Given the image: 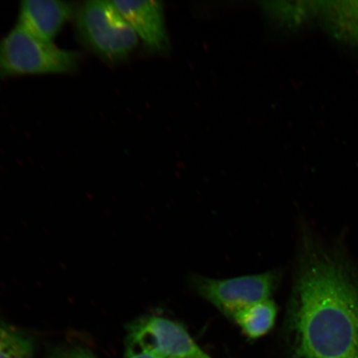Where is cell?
<instances>
[{
  "instance_id": "11",
  "label": "cell",
  "mask_w": 358,
  "mask_h": 358,
  "mask_svg": "<svg viewBox=\"0 0 358 358\" xmlns=\"http://www.w3.org/2000/svg\"><path fill=\"white\" fill-rule=\"evenodd\" d=\"M34 343L29 334L0 322V358H33Z\"/></svg>"
},
{
  "instance_id": "6",
  "label": "cell",
  "mask_w": 358,
  "mask_h": 358,
  "mask_svg": "<svg viewBox=\"0 0 358 358\" xmlns=\"http://www.w3.org/2000/svg\"><path fill=\"white\" fill-rule=\"evenodd\" d=\"M124 20L150 52H163L169 48L162 3L155 0L112 1Z\"/></svg>"
},
{
  "instance_id": "5",
  "label": "cell",
  "mask_w": 358,
  "mask_h": 358,
  "mask_svg": "<svg viewBox=\"0 0 358 358\" xmlns=\"http://www.w3.org/2000/svg\"><path fill=\"white\" fill-rule=\"evenodd\" d=\"M278 280L274 271L225 280L196 277L194 287L201 297L232 320L245 308L271 299Z\"/></svg>"
},
{
  "instance_id": "12",
  "label": "cell",
  "mask_w": 358,
  "mask_h": 358,
  "mask_svg": "<svg viewBox=\"0 0 358 358\" xmlns=\"http://www.w3.org/2000/svg\"><path fill=\"white\" fill-rule=\"evenodd\" d=\"M49 358H97L88 348L82 346H71L58 349Z\"/></svg>"
},
{
  "instance_id": "8",
  "label": "cell",
  "mask_w": 358,
  "mask_h": 358,
  "mask_svg": "<svg viewBox=\"0 0 358 358\" xmlns=\"http://www.w3.org/2000/svg\"><path fill=\"white\" fill-rule=\"evenodd\" d=\"M320 19L336 41L358 49V1H323Z\"/></svg>"
},
{
  "instance_id": "9",
  "label": "cell",
  "mask_w": 358,
  "mask_h": 358,
  "mask_svg": "<svg viewBox=\"0 0 358 358\" xmlns=\"http://www.w3.org/2000/svg\"><path fill=\"white\" fill-rule=\"evenodd\" d=\"M323 1H265L262 8L277 24L294 29L320 17Z\"/></svg>"
},
{
  "instance_id": "2",
  "label": "cell",
  "mask_w": 358,
  "mask_h": 358,
  "mask_svg": "<svg viewBox=\"0 0 358 358\" xmlns=\"http://www.w3.org/2000/svg\"><path fill=\"white\" fill-rule=\"evenodd\" d=\"M78 52L59 48L17 24L0 40V78L73 73Z\"/></svg>"
},
{
  "instance_id": "3",
  "label": "cell",
  "mask_w": 358,
  "mask_h": 358,
  "mask_svg": "<svg viewBox=\"0 0 358 358\" xmlns=\"http://www.w3.org/2000/svg\"><path fill=\"white\" fill-rule=\"evenodd\" d=\"M76 24L90 50L111 64L127 59L137 46L138 36L112 1L84 2L76 15Z\"/></svg>"
},
{
  "instance_id": "10",
  "label": "cell",
  "mask_w": 358,
  "mask_h": 358,
  "mask_svg": "<svg viewBox=\"0 0 358 358\" xmlns=\"http://www.w3.org/2000/svg\"><path fill=\"white\" fill-rule=\"evenodd\" d=\"M276 304L272 299L253 304L232 317L245 337L257 339L266 335L275 326Z\"/></svg>"
},
{
  "instance_id": "1",
  "label": "cell",
  "mask_w": 358,
  "mask_h": 358,
  "mask_svg": "<svg viewBox=\"0 0 358 358\" xmlns=\"http://www.w3.org/2000/svg\"><path fill=\"white\" fill-rule=\"evenodd\" d=\"M294 358H358V284L324 252L302 258L286 317Z\"/></svg>"
},
{
  "instance_id": "13",
  "label": "cell",
  "mask_w": 358,
  "mask_h": 358,
  "mask_svg": "<svg viewBox=\"0 0 358 358\" xmlns=\"http://www.w3.org/2000/svg\"><path fill=\"white\" fill-rule=\"evenodd\" d=\"M125 358H164L153 353L142 351L127 350L125 352Z\"/></svg>"
},
{
  "instance_id": "7",
  "label": "cell",
  "mask_w": 358,
  "mask_h": 358,
  "mask_svg": "<svg viewBox=\"0 0 358 358\" xmlns=\"http://www.w3.org/2000/svg\"><path fill=\"white\" fill-rule=\"evenodd\" d=\"M74 13L73 4L57 0H24L17 24L44 41L53 43Z\"/></svg>"
},
{
  "instance_id": "4",
  "label": "cell",
  "mask_w": 358,
  "mask_h": 358,
  "mask_svg": "<svg viewBox=\"0 0 358 358\" xmlns=\"http://www.w3.org/2000/svg\"><path fill=\"white\" fill-rule=\"evenodd\" d=\"M127 350L164 358H213L194 342L182 324L166 317L147 315L127 326Z\"/></svg>"
}]
</instances>
